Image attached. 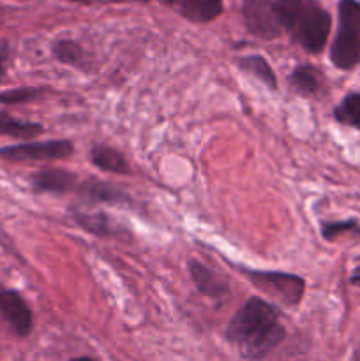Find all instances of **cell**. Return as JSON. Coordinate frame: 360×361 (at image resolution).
Returning <instances> with one entry per match:
<instances>
[{
  "label": "cell",
  "instance_id": "obj_2",
  "mask_svg": "<svg viewBox=\"0 0 360 361\" xmlns=\"http://www.w3.org/2000/svg\"><path fill=\"white\" fill-rule=\"evenodd\" d=\"M330 14L316 0H299L286 34L309 53H320L330 34Z\"/></svg>",
  "mask_w": 360,
  "mask_h": 361
},
{
  "label": "cell",
  "instance_id": "obj_23",
  "mask_svg": "<svg viewBox=\"0 0 360 361\" xmlns=\"http://www.w3.org/2000/svg\"><path fill=\"white\" fill-rule=\"evenodd\" d=\"M349 282H352L353 286H359L360 288V267L355 268V271H353L352 277H349Z\"/></svg>",
  "mask_w": 360,
  "mask_h": 361
},
{
  "label": "cell",
  "instance_id": "obj_19",
  "mask_svg": "<svg viewBox=\"0 0 360 361\" xmlns=\"http://www.w3.org/2000/svg\"><path fill=\"white\" fill-rule=\"evenodd\" d=\"M44 92L46 88H35V87L13 88V90L0 92V102H2V104H21V102H30L41 97Z\"/></svg>",
  "mask_w": 360,
  "mask_h": 361
},
{
  "label": "cell",
  "instance_id": "obj_5",
  "mask_svg": "<svg viewBox=\"0 0 360 361\" xmlns=\"http://www.w3.org/2000/svg\"><path fill=\"white\" fill-rule=\"evenodd\" d=\"M239 270L249 279L254 288L279 300L282 305L296 307L302 302L304 293H306V281L299 275L286 274V271L251 270V268L244 267H239Z\"/></svg>",
  "mask_w": 360,
  "mask_h": 361
},
{
  "label": "cell",
  "instance_id": "obj_13",
  "mask_svg": "<svg viewBox=\"0 0 360 361\" xmlns=\"http://www.w3.org/2000/svg\"><path fill=\"white\" fill-rule=\"evenodd\" d=\"M289 85L302 95H314L323 87V74L311 63H300L289 74Z\"/></svg>",
  "mask_w": 360,
  "mask_h": 361
},
{
  "label": "cell",
  "instance_id": "obj_16",
  "mask_svg": "<svg viewBox=\"0 0 360 361\" xmlns=\"http://www.w3.org/2000/svg\"><path fill=\"white\" fill-rule=\"evenodd\" d=\"M44 133V127L37 122L18 120L7 113L0 111V136H11L16 140H34Z\"/></svg>",
  "mask_w": 360,
  "mask_h": 361
},
{
  "label": "cell",
  "instance_id": "obj_3",
  "mask_svg": "<svg viewBox=\"0 0 360 361\" xmlns=\"http://www.w3.org/2000/svg\"><path fill=\"white\" fill-rule=\"evenodd\" d=\"M330 60L341 71H349L360 63V4L356 0H339L337 32Z\"/></svg>",
  "mask_w": 360,
  "mask_h": 361
},
{
  "label": "cell",
  "instance_id": "obj_15",
  "mask_svg": "<svg viewBox=\"0 0 360 361\" xmlns=\"http://www.w3.org/2000/svg\"><path fill=\"white\" fill-rule=\"evenodd\" d=\"M236 66L240 71L246 74H251L253 78L260 80L265 87L270 90H277V76H275L274 69L268 63V60L261 55H247L236 60Z\"/></svg>",
  "mask_w": 360,
  "mask_h": 361
},
{
  "label": "cell",
  "instance_id": "obj_20",
  "mask_svg": "<svg viewBox=\"0 0 360 361\" xmlns=\"http://www.w3.org/2000/svg\"><path fill=\"white\" fill-rule=\"evenodd\" d=\"M353 229H359V224L355 221H342V222H323L321 226V235L325 240H334L335 236H339L341 233L353 231Z\"/></svg>",
  "mask_w": 360,
  "mask_h": 361
},
{
  "label": "cell",
  "instance_id": "obj_11",
  "mask_svg": "<svg viewBox=\"0 0 360 361\" xmlns=\"http://www.w3.org/2000/svg\"><path fill=\"white\" fill-rule=\"evenodd\" d=\"M186 20L208 23L222 13V0H162Z\"/></svg>",
  "mask_w": 360,
  "mask_h": 361
},
{
  "label": "cell",
  "instance_id": "obj_22",
  "mask_svg": "<svg viewBox=\"0 0 360 361\" xmlns=\"http://www.w3.org/2000/svg\"><path fill=\"white\" fill-rule=\"evenodd\" d=\"M69 2H76V4H124V2H148V0H69Z\"/></svg>",
  "mask_w": 360,
  "mask_h": 361
},
{
  "label": "cell",
  "instance_id": "obj_4",
  "mask_svg": "<svg viewBox=\"0 0 360 361\" xmlns=\"http://www.w3.org/2000/svg\"><path fill=\"white\" fill-rule=\"evenodd\" d=\"M299 0H244L247 30L261 39H275L286 32Z\"/></svg>",
  "mask_w": 360,
  "mask_h": 361
},
{
  "label": "cell",
  "instance_id": "obj_1",
  "mask_svg": "<svg viewBox=\"0 0 360 361\" xmlns=\"http://www.w3.org/2000/svg\"><path fill=\"white\" fill-rule=\"evenodd\" d=\"M286 337L279 314L265 300L253 296L229 319L226 338L247 361L267 358Z\"/></svg>",
  "mask_w": 360,
  "mask_h": 361
},
{
  "label": "cell",
  "instance_id": "obj_18",
  "mask_svg": "<svg viewBox=\"0 0 360 361\" xmlns=\"http://www.w3.org/2000/svg\"><path fill=\"white\" fill-rule=\"evenodd\" d=\"M337 122L360 130V94H348L334 109Z\"/></svg>",
  "mask_w": 360,
  "mask_h": 361
},
{
  "label": "cell",
  "instance_id": "obj_9",
  "mask_svg": "<svg viewBox=\"0 0 360 361\" xmlns=\"http://www.w3.org/2000/svg\"><path fill=\"white\" fill-rule=\"evenodd\" d=\"M187 270H189L191 279H193L194 286H196V289L201 295L214 300H221L222 296L228 295V281L221 277L215 270H212L210 267L201 263V261L189 259Z\"/></svg>",
  "mask_w": 360,
  "mask_h": 361
},
{
  "label": "cell",
  "instance_id": "obj_6",
  "mask_svg": "<svg viewBox=\"0 0 360 361\" xmlns=\"http://www.w3.org/2000/svg\"><path fill=\"white\" fill-rule=\"evenodd\" d=\"M74 145L69 140L30 141V143L11 145L0 148V159L9 162H35V161H62L71 157Z\"/></svg>",
  "mask_w": 360,
  "mask_h": 361
},
{
  "label": "cell",
  "instance_id": "obj_14",
  "mask_svg": "<svg viewBox=\"0 0 360 361\" xmlns=\"http://www.w3.org/2000/svg\"><path fill=\"white\" fill-rule=\"evenodd\" d=\"M73 217L76 221V224L87 233H90V235L102 236V238H109V236L116 235L115 222L104 212H92V214H87V212L76 210L73 212Z\"/></svg>",
  "mask_w": 360,
  "mask_h": 361
},
{
  "label": "cell",
  "instance_id": "obj_7",
  "mask_svg": "<svg viewBox=\"0 0 360 361\" xmlns=\"http://www.w3.org/2000/svg\"><path fill=\"white\" fill-rule=\"evenodd\" d=\"M0 316L18 337H27L34 326V316L27 302L14 289L0 286Z\"/></svg>",
  "mask_w": 360,
  "mask_h": 361
},
{
  "label": "cell",
  "instance_id": "obj_24",
  "mask_svg": "<svg viewBox=\"0 0 360 361\" xmlns=\"http://www.w3.org/2000/svg\"><path fill=\"white\" fill-rule=\"evenodd\" d=\"M71 361H99V360H94V358H88V356H81V358H74Z\"/></svg>",
  "mask_w": 360,
  "mask_h": 361
},
{
  "label": "cell",
  "instance_id": "obj_8",
  "mask_svg": "<svg viewBox=\"0 0 360 361\" xmlns=\"http://www.w3.org/2000/svg\"><path fill=\"white\" fill-rule=\"evenodd\" d=\"M80 200L88 204H127L131 203L129 194L124 192L113 183L99 178H88L78 187Z\"/></svg>",
  "mask_w": 360,
  "mask_h": 361
},
{
  "label": "cell",
  "instance_id": "obj_12",
  "mask_svg": "<svg viewBox=\"0 0 360 361\" xmlns=\"http://www.w3.org/2000/svg\"><path fill=\"white\" fill-rule=\"evenodd\" d=\"M90 162L95 168L102 171L113 173V175H129L131 166L127 159L119 150L106 145H95L90 150Z\"/></svg>",
  "mask_w": 360,
  "mask_h": 361
},
{
  "label": "cell",
  "instance_id": "obj_17",
  "mask_svg": "<svg viewBox=\"0 0 360 361\" xmlns=\"http://www.w3.org/2000/svg\"><path fill=\"white\" fill-rule=\"evenodd\" d=\"M52 51L53 56L60 63H66V66L83 67L85 62H87V51L76 41H71V39H60V41H56L53 44Z\"/></svg>",
  "mask_w": 360,
  "mask_h": 361
},
{
  "label": "cell",
  "instance_id": "obj_10",
  "mask_svg": "<svg viewBox=\"0 0 360 361\" xmlns=\"http://www.w3.org/2000/svg\"><path fill=\"white\" fill-rule=\"evenodd\" d=\"M32 187L41 194H67L78 187L76 176L59 168H46L32 175Z\"/></svg>",
  "mask_w": 360,
  "mask_h": 361
},
{
  "label": "cell",
  "instance_id": "obj_21",
  "mask_svg": "<svg viewBox=\"0 0 360 361\" xmlns=\"http://www.w3.org/2000/svg\"><path fill=\"white\" fill-rule=\"evenodd\" d=\"M9 59H11L9 44H7L6 41H0V80L6 76L7 66H9Z\"/></svg>",
  "mask_w": 360,
  "mask_h": 361
}]
</instances>
